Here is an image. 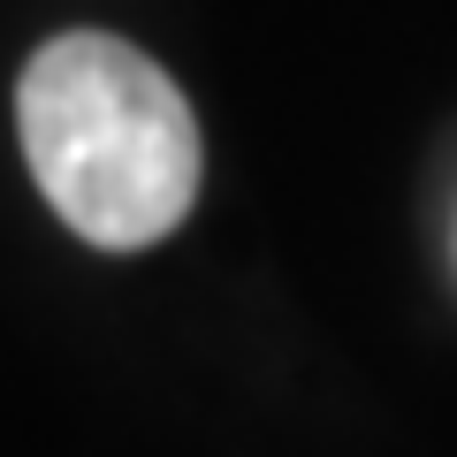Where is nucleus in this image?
<instances>
[{
  "instance_id": "1",
  "label": "nucleus",
  "mask_w": 457,
  "mask_h": 457,
  "mask_svg": "<svg viewBox=\"0 0 457 457\" xmlns=\"http://www.w3.org/2000/svg\"><path fill=\"white\" fill-rule=\"evenodd\" d=\"M16 130L46 206L84 245L145 252L198 198V122L183 92L107 31H69L31 54Z\"/></svg>"
}]
</instances>
